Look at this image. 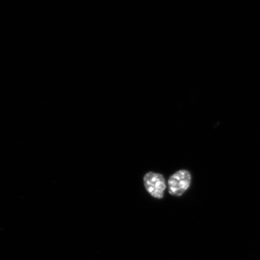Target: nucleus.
Instances as JSON below:
<instances>
[{"label":"nucleus","instance_id":"2","mask_svg":"<svg viewBox=\"0 0 260 260\" xmlns=\"http://www.w3.org/2000/svg\"><path fill=\"white\" fill-rule=\"evenodd\" d=\"M144 181L146 190L152 197L158 199L164 197L166 183L162 175L154 172H148L145 175Z\"/></svg>","mask_w":260,"mask_h":260},{"label":"nucleus","instance_id":"1","mask_svg":"<svg viewBox=\"0 0 260 260\" xmlns=\"http://www.w3.org/2000/svg\"><path fill=\"white\" fill-rule=\"evenodd\" d=\"M190 183V172L186 170L179 171L169 180V191L173 196L180 197L188 189Z\"/></svg>","mask_w":260,"mask_h":260}]
</instances>
